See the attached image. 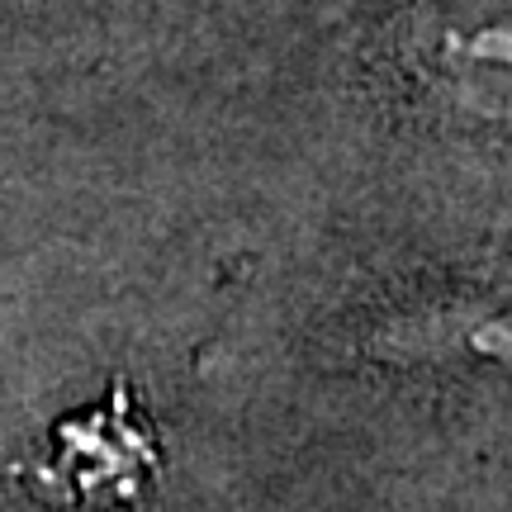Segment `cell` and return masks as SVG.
<instances>
[{
  "label": "cell",
  "instance_id": "obj_1",
  "mask_svg": "<svg viewBox=\"0 0 512 512\" xmlns=\"http://www.w3.org/2000/svg\"><path fill=\"white\" fill-rule=\"evenodd\" d=\"M162 470V446L138 399L119 380L105 403H91L53 427L48 451L29 470V484L48 503L114 508L133 503Z\"/></svg>",
  "mask_w": 512,
  "mask_h": 512
}]
</instances>
